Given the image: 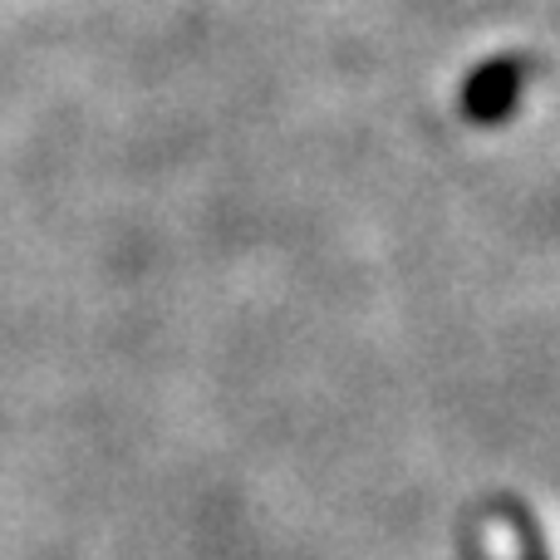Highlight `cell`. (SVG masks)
Returning <instances> with one entry per match:
<instances>
[{"label":"cell","instance_id":"obj_1","mask_svg":"<svg viewBox=\"0 0 560 560\" xmlns=\"http://www.w3.org/2000/svg\"><path fill=\"white\" fill-rule=\"evenodd\" d=\"M522 79H526V59H516V55L487 59V65L477 69V74H467V84H463V114H472L477 124L506 118L516 108Z\"/></svg>","mask_w":560,"mask_h":560},{"label":"cell","instance_id":"obj_2","mask_svg":"<svg viewBox=\"0 0 560 560\" xmlns=\"http://www.w3.org/2000/svg\"><path fill=\"white\" fill-rule=\"evenodd\" d=\"M516 546H522V560H551L541 532H536V522L532 516H522V512H516Z\"/></svg>","mask_w":560,"mask_h":560}]
</instances>
